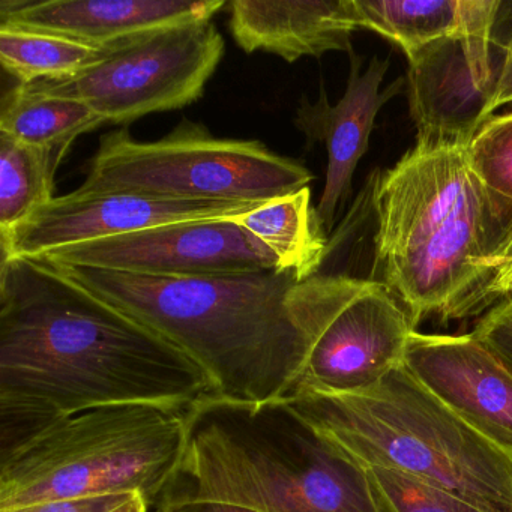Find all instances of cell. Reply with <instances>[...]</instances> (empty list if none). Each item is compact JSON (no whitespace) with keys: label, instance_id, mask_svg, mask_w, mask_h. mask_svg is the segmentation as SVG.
Instances as JSON below:
<instances>
[{"label":"cell","instance_id":"obj_1","mask_svg":"<svg viewBox=\"0 0 512 512\" xmlns=\"http://www.w3.org/2000/svg\"><path fill=\"white\" fill-rule=\"evenodd\" d=\"M214 394L172 343L52 263H0V455L61 418L109 404L188 409Z\"/></svg>","mask_w":512,"mask_h":512},{"label":"cell","instance_id":"obj_2","mask_svg":"<svg viewBox=\"0 0 512 512\" xmlns=\"http://www.w3.org/2000/svg\"><path fill=\"white\" fill-rule=\"evenodd\" d=\"M53 266L178 347L217 397L266 403L298 385L310 341L289 304L295 272L164 278Z\"/></svg>","mask_w":512,"mask_h":512},{"label":"cell","instance_id":"obj_3","mask_svg":"<svg viewBox=\"0 0 512 512\" xmlns=\"http://www.w3.org/2000/svg\"><path fill=\"white\" fill-rule=\"evenodd\" d=\"M466 148L415 143L371 188L376 266L415 328L433 314L445 322L512 238V209L485 190Z\"/></svg>","mask_w":512,"mask_h":512},{"label":"cell","instance_id":"obj_4","mask_svg":"<svg viewBox=\"0 0 512 512\" xmlns=\"http://www.w3.org/2000/svg\"><path fill=\"white\" fill-rule=\"evenodd\" d=\"M181 481L169 493L256 512H397L370 467L284 400L191 404Z\"/></svg>","mask_w":512,"mask_h":512},{"label":"cell","instance_id":"obj_5","mask_svg":"<svg viewBox=\"0 0 512 512\" xmlns=\"http://www.w3.org/2000/svg\"><path fill=\"white\" fill-rule=\"evenodd\" d=\"M284 401L364 466L401 473L490 512H512V455L458 418L404 364L358 394L295 392Z\"/></svg>","mask_w":512,"mask_h":512},{"label":"cell","instance_id":"obj_6","mask_svg":"<svg viewBox=\"0 0 512 512\" xmlns=\"http://www.w3.org/2000/svg\"><path fill=\"white\" fill-rule=\"evenodd\" d=\"M185 449L182 407L109 404L74 413L0 455V512L130 493L157 505L178 482Z\"/></svg>","mask_w":512,"mask_h":512},{"label":"cell","instance_id":"obj_7","mask_svg":"<svg viewBox=\"0 0 512 512\" xmlns=\"http://www.w3.org/2000/svg\"><path fill=\"white\" fill-rule=\"evenodd\" d=\"M314 181L301 161L259 140L220 139L182 119L157 142H139L127 128L104 134L74 194H137L196 202L266 203Z\"/></svg>","mask_w":512,"mask_h":512},{"label":"cell","instance_id":"obj_8","mask_svg":"<svg viewBox=\"0 0 512 512\" xmlns=\"http://www.w3.org/2000/svg\"><path fill=\"white\" fill-rule=\"evenodd\" d=\"M289 304L310 341L292 394L349 395L373 388L404 364L416 331L397 296L373 278L314 275L293 287Z\"/></svg>","mask_w":512,"mask_h":512},{"label":"cell","instance_id":"obj_9","mask_svg":"<svg viewBox=\"0 0 512 512\" xmlns=\"http://www.w3.org/2000/svg\"><path fill=\"white\" fill-rule=\"evenodd\" d=\"M223 56V37L211 20L185 23L107 47L100 61L76 76L23 86L82 101L106 124L128 125L196 103Z\"/></svg>","mask_w":512,"mask_h":512},{"label":"cell","instance_id":"obj_10","mask_svg":"<svg viewBox=\"0 0 512 512\" xmlns=\"http://www.w3.org/2000/svg\"><path fill=\"white\" fill-rule=\"evenodd\" d=\"M53 265L164 278L226 277L280 269L277 256L232 218L164 224L59 248Z\"/></svg>","mask_w":512,"mask_h":512},{"label":"cell","instance_id":"obj_11","mask_svg":"<svg viewBox=\"0 0 512 512\" xmlns=\"http://www.w3.org/2000/svg\"><path fill=\"white\" fill-rule=\"evenodd\" d=\"M503 56L505 44L493 34L457 35L407 56L418 145L469 146L488 121Z\"/></svg>","mask_w":512,"mask_h":512},{"label":"cell","instance_id":"obj_12","mask_svg":"<svg viewBox=\"0 0 512 512\" xmlns=\"http://www.w3.org/2000/svg\"><path fill=\"white\" fill-rule=\"evenodd\" d=\"M262 205L158 199L137 194L70 193L55 197L14 227L10 235L0 238L2 257L40 259L70 245L115 238L164 224L238 217Z\"/></svg>","mask_w":512,"mask_h":512},{"label":"cell","instance_id":"obj_13","mask_svg":"<svg viewBox=\"0 0 512 512\" xmlns=\"http://www.w3.org/2000/svg\"><path fill=\"white\" fill-rule=\"evenodd\" d=\"M404 367L476 433L512 455V374L475 335L415 331Z\"/></svg>","mask_w":512,"mask_h":512},{"label":"cell","instance_id":"obj_14","mask_svg":"<svg viewBox=\"0 0 512 512\" xmlns=\"http://www.w3.org/2000/svg\"><path fill=\"white\" fill-rule=\"evenodd\" d=\"M350 73L346 92L337 104H331L325 86L320 85L319 100L311 103L302 97L293 124L305 136L307 148L323 145L328 154L325 187L317 205V215L331 235L338 212L352 194V181L359 161L368 151L374 121L382 107L406 89V77H400L380 89L391 62L374 56L362 71V58L350 53Z\"/></svg>","mask_w":512,"mask_h":512},{"label":"cell","instance_id":"obj_15","mask_svg":"<svg viewBox=\"0 0 512 512\" xmlns=\"http://www.w3.org/2000/svg\"><path fill=\"white\" fill-rule=\"evenodd\" d=\"M224 7V0H2L0 29L107 49L157 29L209 22Z\"/></svg>","mask_w":512,"mask_h":512},{"label":"cell","instance_id":"obj_16","mask_svg":"<svg viewBox=\"0 0 512 512\" xmlns=\"http://www.w3.org/2000/svg\"><path fill=\"white\" fill-rule=\"evenodd\" d=\"M229 28L245 53L263 52L293 64L329 52H353L359 31L353 0H233Z\"/></svg>","mask_w":512,"mask_h":512},{"label":"cell","instance_id":"obj_17","mask_svg":"<svg viewBox=\"0 0 512 512\" xmlns=\"http://www.w3.org/2000/svg\"><path fill=\"white\" fill-rule=\"evenodd\" d=\"M359 29L376 32L410 56L457 35L493 34L497 0H353Z\"/></svg>","mask_w":512,"mask_h":512},{"label":"cell","instance_id":"obj_18","mask_svg":"<svg viewBox=\"0 0 512 512\" xmlns=\"http://www.w3.org/2000/svg\"><path fill=\"white\" fill-rule=\"evenodd\" d=\"M232 220L277 256L281 271L295 272L299 281L319 272L329 236L320 223L317 209L311 205L310 187L263 203Z\"/></svg>","mask_w":512,"mask_h":512},{"label":"cell","instance_id":"obj_19","mask_svg":"<svg viewBox=\"0 0 512 512\" xmlns=\"http://www.w3.org/2000/svg\"><path fill=\"white\" fill-rule=\"evenodd\" d=\"M106 124L88 104L73 98L32 92L14 86L0 104V133L37 148H56L76 142Z\"/></svg>","mask_w":512,"mask_h":512},{"label":"cell","instance_id":"obj_20","mask_svg":"<svg viewBox=\"0 0 512 512\" xmlns=\"http://www.w3.org/2000/svg\"><path fill=\"white\" fill-rule=\"evenodd\" d=\"M70 148H37L0 133V238L55 199V175Z\"/></svg>","mask_w":512,"mask_h":512},{"label":"cell","instance_id":"obj_21","mask_svg":"<svg viewBox=\"0 0 512 512\" xmlns=\"http://www.w3.org/2000/svg\"><path fill=\"white\" fill-rule=\"evenodd\" d=\"M106 49L83 46L55 35L0 29V64L19 85L76 76L103 58Z\"/></svg>","mask_w":512,"mask_h":512},{"label":"cell","instance_id":"obj_22","mask_svg":"<svg viewBox=\"0 0 512 512\" xmlns=\"http://www.w3.org/2000/svg\"><path fill=\"white\" fill-rule=\"evenodd\" d=\"M466 155L485 190L512 209V112L491 116L476 131Z\"/></svg>","mask_w":512,"mask_h":512},{"label":"cell","instance_id":"obj_23","mask_svg":"<svg viewBox=\"0 0 512 512\" xmlns=\"http://www.w3.org/2000/svg\"><path fill=\"white\" fill-rule=\"evenodd\" d=\"M397 512H490L457 494L392 470L370 467Z\"/></svg>","mask_w":512,"mask_h":512},{"label":"cell","instance_id":"obj_24","mask_svg":"<svg viewBox=\"0 0 512 512\" xmlns=\"http://www.w3.org/2000/svg\"><path fill=\"white\" fill-rule=\"evenodd\" d=\"M503 302H512V253L481 286L476 287L446 316L445 322L476 316Z\"/></svg>","mask_w":512,"mask_h":512},{"label":"cell","instance_id":"obj_25","mask_svg":"<svg viewBox=\"0 0 512 512\" xmlns=\"http://www.w3.org/2000/svg\"><path fill=\"white\" fill-rule=\"evenodd\" d=\"M512 374V302L490 308L472 332Z\"/></svg>","mask_w":512,"mask_h":512},{"label":"cell","instance_id":"obj_26","mask_svg":"<svg viewBox=\"0 0 512 512\" xmlns=\"http://www.w3.org/2000/svg\"><path fill=\"white\" fill-rule=\"evenodd\" d=\"M131 494H110V496L77 497V499L50 500L37 505L23 506L4 512H109L121 505Z\"/></svg>","mask_w":512,"mask_h":512},{"label":"cell","instance_id":"obj_27","mask_svg":"<svg viewBox=\"0 0 512 512\" xmlns=\"http://www.w3.org/2000/svg\"><path fill=\"white\" fill-rule=\"evenodd\" d=\"M160 512H256L242 506L230 503L209 502V500H196L190 497L167 493L160 503Z\"/></svg>","mask_w":512,"mask_h":512},{"label":"cell","instance_id":"obj_28","mask_svg":"<svg viewBox=\"0 0 512 512\" xmlns=\"http://www.w3.org/2000/svg\"><path fill=\"white\" fill-rule=\"evenodd\" d=\"M512 103V44H505V56L500 67L499 79H497L496 91L493 100L488 107V119L497 109H502L506 104Z\"/></svg>","mask_w":512,"mask_h":512},{"label":"cell","instance_id":"obj_29","mask_svg":"<svg viewBox=\"0 0 512 512\" xmlns=\"http://www.w3.org/2000/svg\"><path fill=\"white\" fill-rule=\"evenodd\" d=\"M148 506L149 503L146 502L142 494L134 493L127 497L121 505L116 506V508L109 512H146L148 511Z\"/></svg>","mask_w":512,"mask_h":512}]
</instances>
